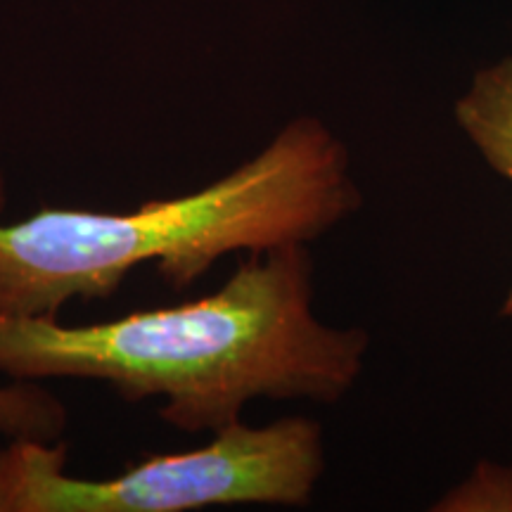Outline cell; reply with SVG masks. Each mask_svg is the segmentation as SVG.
<instances>
[{
	"mask_svg": "<svg viewBox=\"0 0 512 512\" xmlns=\"http://www.w3.org/2000/svg\"><path fill=\"white\" fill-rule=\"evenodd\" d=\"M453 117L486 166L512 183V57L472 76L453 105Z\"/></svg>",
	"mask_w": 512,
	"mask_h": 512,
	"instance_id": "277c9868",
	"label": "cell"
},
{
	"mask_svg": "<svg viewBox=\"0 0 512 512\" xmlns=\"http://www.w3.org/2000/svg\"><path fill=\"white\" fill-rule=\"evenodd\" d=\"M5 200L0 174V311L57 318L74 299L114 297L140 264L185 290L228 254L309 245L351 219L363 195L347 145L320 119L297 117L219 181L126 214L43 207L5 221Z\"/></svg>",
	"mask_w": 512,
	"mask_h": 512,
	"instance_id": "7a4b0ae2",
	"label": "cell"
},
{
	"mask_svg": "<svg viewBox=\"0 0 512 512\" xmlns=\"http://www.w3.org/2000/svg\"><path fill=\"white\" fill-rule=\"evenodd\" d=\"M501 316L503 318H512V285H510V290H508V294H505V299H503V304H501Z\"/></svg>",
	"mask_w": 512,
	"mask_h": 512,
	"instance_id": "52a82bcc",
	"label": "cell"
},
{
	"mask_svg": "<svg viewBox=\"0 0 512 512\" xmlns=\"http://www.w3.org/2000/svg\"><path fill=\"white\" fill-rule=\"evenodd\" d=\"M69 425L67 406L31 380L0 387V434L12 439L60 441Z\"/></svg>",
	"mask_w": 512,
	"mask_h": 512,
	"instance_id": "5b68a950",
	"label": "cell"
},
{
	"mask_svg": "<svg viewBox=\"0 0 512 512\" xmlns=\"http://www.w3.org/2000/svg\"><path fill=\"white\" fill-rule=\"evenodd\" d=\"M323 425L287 415L233 422L209 444L150 456L112 479L64 472L62 441L12 439L0 451V512H188L216 505L302 508L325 475Z\"/></svg>",
	"mask_w": 512,
	"mask_h": 512,
	"instance_id": "3957f363",
	"label": "cell"
},
{
	"mask_svg": "<svg viewBox=\"0 0 512 512\" xmlns=\"http://www.w3.org/2000/svg\"><path fill=\"white\" fill-rule=\"evenodd\" d=\"M434 512H512V463L479 460L430 505Z\"/></svg>",
	"mask_w": 512,
	"mask_h": 512,
	"instance_id": "8992f818",
	"label": "cell"
},
{
	"mask_svg": "<svg viewBox=\"0 0 512 512\" xmlns=\"http://www.w3.org/2000/svg\"><path fill=\"white\" fill-rule=\"evenodd\" d=\"M368 330L313 313L309 245L247 254L207 297L93 325L0 311V373L98 380L121 399H164L181 432H219L254 399L332 406L366 368Z\"/></svg>",
	"mask_w": 512,
	"mask_h": 512,
	"instance_id": "6da1fadb",
	"label": "cell"
}]
</instances>
